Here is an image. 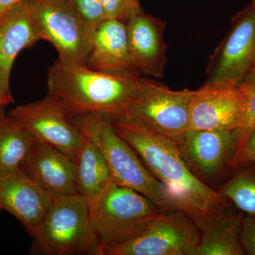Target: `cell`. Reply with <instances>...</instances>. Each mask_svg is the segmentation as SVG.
Listing matches in <instances>:
<instances>
[{
    "label": "cell",
    "mask_w": 255,
    "mask_h": 255,
    "mask_svg": "<svg viewBox=\"0 0 255 255\" xmlns=\"http://www.w3.org/2000/svg\"><path fill=\"white\" fill-rule=\"evenodd\" d=\"M142 11V9L139 0H127L128 19L132 14Z\"/></svg>",
    "instance_id": "obj_27"
},
{
    "label": "cell",
    "mask_w": 255,
    "mask_h": 255,
    "mask_svg": "<svg viewBox=\"0 0 255 255\" xmlns=\"http://www.w3.org/2000/svg\"><path fill=\"white\" fill-rule=\"evenodd\" d=\"M241 243L246 254L255 255V215H246L243 217Z\"/></svg>",
    "instance_id": "obj_24"
},
{
    "label": "cell",
    "mask_w": 255,
    "mask_h": 255,
    "mask_svg": "<svg viewBox=\"0 0 255 255\" xmlns=\"http://www.w3.org/2000/svg\"><path fill=\"white\" fill-rule=\"evenodd\" d=\"M87 23L97 29L106 20L105 10L100 0H68Z\"/></svg>",
    "instance_id": "obj_23"
},
{
    "label": "cell",
    "mask_w": 255,
    "mask_h": 255,
    "mask_svg": "<svg viewBox=\"0 0 255 255\" xmlns=\"http://www.w3.org/2000/svg\"><path fill=\"white\" fill-rule=\"evenodd\" d=\"M201 231L181 211H166L145 231L103 255H196Z\"/></svg>",
    "instance_id": "obj_8"
},
{
    "label": "cell",
    "mask_w": 255,
    "mask_h": 255,
    "mask_svg": "<svg viewBox=\"0 0 255 255\" xmlns=\"http://www.w3.org/2000/svg\"><path fill=\"white\" fill-rule=\"evenodd\" d=\"M89 208L103 251L136 238L166 212L140 193L114 182Z\"/></svg>",
    "instance_id": "obj_5"
},
{
    "label": "cell",
    "mask_w": 255,
    "mask_h": 255,
    "mask_svg": "<svg viewBox=\"0 0 255 255\" xmlns=\"http://www.w3.org/2000/svg\"><path fill=\"white\" fill-rule=\"evenodd\" d=\"M84 136L75 160V187L89 206L98 199L113 182L107 161L98 146Z\"/></svg>",
    "instance_id": "obj_18"
},
{
    "label": "cell",
    "mask_w": 255,
    "mask_h": 255,
    "mask_svg": "<svg viewBox=\"0 0 255 255\" xmlns=\"http://www.w3.org/2000/svg\"><path fill=\"white\" fill-rule=\"evenodd\" d=\"M126 24L129 50L137 75L163 78L167 64L166 23L142 11L132 14Z\"/></svg>",
    "instance_id": "obj_13"
},
{
    "label": "cell",
    "mask_w": 255,
    "mask_h": 255,
    "mask_svg": "<svg viewBox=\"0 0 255 255\" xmlns=\"http://www.w3.org/2000/svg\"></svg>",
    "instance_id": "obj_32"
},
{
    "label": "cell",
    "mask_w": 255,
    "mask_h": 255,
    "mask_svg": "<svg viewBox=\"0 0 255 255\" xmlns=\"http://www.w3.org/2000/svg\"><path fill=\"white\" fill-rule=\"evenodd\" d=\"M139 75L110 74L58 60L48 73V94L63 104L69 117L100 113L111 119L125 114Z\"/></svg>",
    "instance_id": "obj_2"
},
{
    "label": "cell",
    "mask_w": 255,
    "mask_h": 255,
    "mask_svg": "<svg viewBox=\"0 0 255 255\" xmlns=\"http://www.w3.org/2000/svg\"><path fill=\"white\" fill-rule=\"evenodd\" d=\"M228 208L201 230L196 255H243L242 223L244 216Z\"/></svg>",
    "instance_id": "obj_19"
},
{
    "label": "cell",
    "mask_w": 255,
    "mask_h": 255,
    "mask_svg": "<svg viewBox=\"0 0 255 255\" xmlns=\"http://www.w3.org/2000/svg\"><path fill=\"white\" fill-rule=\"evenodd\" d=\"M241 82L246 89V97L244 114L241 126L238 128V147L234 162L235 169L238 157L255 127V71H251Z\"/></svg>",
    "instance_id": "obj_22"
},
{
    "label": "cell",
    "mask_w": 255,
    "mask_h": 255,
    "mask_svg": "<svg viewBox=\"0 0 255 255\" xmlns=\"http://www.w3.org/2000/svg\"><path fill=\"white\" fill-rule=\"evenodd\" d=\"M30 236L33 255H103L92 227L88 203L78 194L55 198Z\"/></svg>",
    "instance_id": "obj_4"
},
{
    "label": "cell",
    "mask_w": 255,
    "mask_h": 255,
    "mask_svg": "<svg viewBox=\"0 0 255 255\" xmlns=\"http://www.w3.org/2000/svg\"><path fill=\"white\" fill-rule=\"evenodd\" d=\"M11 102L10 101L6 100V99L3 98V97H0V107H3V106H6L9 105Z\"/></svg>",
    "instance_id": "obj_29"
},
{
    "label": "cell",
    "mask_w": 255,
    "mask_h": 255,
    "mask_svg": "<svg viewBox=\"0 0 255 255\" xmlns=\"http://www.w3.org/2000/svg\"><path fill=\"white\" fill-rule=\"evenodd\" d=\"M32 18L41 40L51 43L58 60L86 65L96 29L68 0H27Z\"/></svg>",
    "instance_id": "obj_7"
},
{
    "label": "cell",
    "mask_w": 255,
    "mask_h": 255,
    "mask_svg": "<svg viewBox=\"0 0 255 255\" xmlns=\"http://www.w3.org/2000/svg\"><path fill=\"white\" fill-rule=\"evenodd\" d=\"M112 120L119 135L200 231L229 207L227 199L194 173L175 142L123 117Z\"/></svg>",
    "instance_id": "obj_1"
},
{
    "label": "cell",
    "mask_w": 255,
    "mask_h": 255,
    "mask_svg": "<svg viewBox=\"0 0 255 255\" xmlns=\"http://www.w3.org/2000/svg\"><path fill=\"white\" fill-rule=\"evenodd\" d=\"M70 118L84 135L98 146L114 183L140 193L164 211H180L163 184L149 172L131 146L119 135L110 117L87 113Z\"/></svg>",
    "instance_id": "obj_3"
},
{
    "label": "cell",
    "mask_w": 255,
    "mask_h": 255,
    "mask_svg": "<svg viewBox=\"0 0 255 255\" xmlns=\"http://www.w3.org/2000/svg\"><path fill=\"white\" fill-rule=\"evenodd\" d=\"M246 97L241 82L204 84L194 90L191 98L190 129H238L244 114Z\"/></svg>",
    "instance_id": "obj_11"
},
{
    "label": "cell",
    "mask_w": 255,
    "mask_h": 255,
    "mask_svg": "<svg viewBox=\"0 0 255 255\" xmlns=\"http://www.w3.org/2000/svg\"><path fill=\"white\" fill-rule=\"evenodd\" d=\"M194 90L179 91L139 77L136 90L122 117L170 139L179 147L190 130L189 106Z\"/></svg>",
    "instance_id": "obj_6"
},
{
    "label": "cell",
    "mask_w": 255,
    "mask_h": 255,
    "mask_svg": "<svg viewBox=\"0 0 255 255\" xmlns=\"http://www.w3.org/2000/svg\"><path fill=\"white\" fill-rule=\"evenodd\" d=\"M36 140L9 114L0 112V177L18 170Z\"/></svg>",
    "instance_id": "obj_20"
},
{
    "label": "cell",
    "mask_w": 255,
    "mask_h": 255,
    "mask_svg": "<svg viewBox=\"0 0 255 255\" xmlns=\"http://www.w3.org/2000/svg\"><path fill=\"white\" fill-rule=\"evenodd\" d=\"M238 147V129H190L180 149L201 180L214 179L228 167L234 168Z\"/></svg>",
    "instance_id": "obj_12"
},
{
    "label": "cell",
    "mask_w": 255,
    "mask_h": 255,
    "mask_svg": "<svg viewBox=\"0 0 255 255\" xmlns=\"http://www.w3.org/2000/svg\"><path fill=\"white\" fill-rule=\"evenodd\" d=\"M255 60V1L238 13L231 28L210 57L204 84L238 85L253 70Z\"/></svg>",
    "instance_id": "obj_9"
},
{
    "label": "cell",
    "mask_w": 255,
    "mask_h": 255,
    "mask_svg": "<svg viewBox=\"0 0 255 255\" xmlns=\"http://www.w3.org/2000/svg\"><path fill=\"white\" fill-rule=\"evenodd\" d=\"M21 0H0V18L18 1Z\"/></svg>",
    "instance_id": "obj_28"
},
{
    "label": "cell",
    "mask_w": 255,
    "mask_h": 255,
    "mask_svg": "<svg viewBox=\"0 0 255 255\" xmlns=\"http://www.w3.org/2000/svg\"><path fill=\"white\" fill-rule=\"evenodd\" d=\"M252 1H255V0H252Z\"/></svg>",
    "instance_id": "obj_31"
},
{
    "label": "cell",
    "mask_w": 255,
    "mask_h": 255,
    "mask_svg": "<svg viewBox=\"0 0 255 255\" xmlns=\"http://www.w3.org/2000/svg\"><path fill=\"white\" fill-rule=\"evenodd\" d=\"M236 169L218 191L241 212L255 215V164H245Z\"/></svg>",
    "instance_id": "obj_21"
},
{
    "label": "cell",
    "mask_w": 255,
    "mask_h": 255,
    "mask_svg": "<svg viewBox=\"0 0 255 255\" xmlns=\"http://www.w3.org/2000/svg\"><path fill=\"white\" fill-rule=\"evenodd\" d=\"M107 19H119L127 22V0H100Z\"/></svg>",
    "instance_id": "obj_25"
},
{
    "label": "cell",
    "mask_w": 255,
    "mask_h": 255,
    "mask_svg": "<svg viewBox=\"0 0 255 255\" xmlns=\"http://www.w3.org/2000/svg\"><path fill=\"white\" fill-rule=\"evenodd\" d=\"M41 40L27 0L13 5L0 18V97L14 102L10 76L18 53Z\"/></svg>",
    "instance_id": "obj_14"
},
{
    "label": "cell",
    "mask_w": 255,
    "mask_h": 255,
    "mask_svg": "<svg viewBox=\"0 0 255 255\" xmlns=\"http://www.w3.org/2000/svg\"><path fill=\"white\" fill-rule=\"evenodd\" d=\"M252 71H255V60L254 63V65H253V70Z\"/></svg>",
    "instance_id": "obj_30"
},
{
    "label": "cell",
    "mask_w": 255,
    "mask_h": 255,
    "mask_svg": "<svg viewBox=\"0 0 255 255\" xmlns=\"http://www.w3.org/2000/svg\"><path fill=\"white\" fill-rule=\"evenodd\" d=\"M19 169L54 199L78 194L75 162L43 142L36 140Z\"/></svg>",
    "instance_id": "obj_16"
},
{
    "label": "cell",
    "mask_w": 255,
    "mask_h": 255,
    "mask_svg": "<svg viewBox=\"0 0 255 255\" xmlns=\"http://www.w3.org/2000/svg\"><path fill=\"white\" fill-rule=\"evenodd\" d=\"M54 199L20 169L0 177V209L13 215L30 235L49 211Z\"/></svg>",
    "instance_id": "obj_15"
},
{
    "label": "cell",
    "mask_w": 255,
    "mask_h": 255,
    "mask_svg": "<svg viewBox=\"0 0 255 255\" xmlns=\"http://www.w3.org/2000/svg\"><path fill=\"white\" fill-rule=\"evenodd\" d=\"M87 66L102 73L138 75L129 50L126 23L107 19L96 29Z\"/></svg>",
    "instance_id": "obj_17"
},
{
    "label": "cell",
    "mask_w": 255,
    "mask_h": 255,
    "mask_svg": "<svg viewBox=\"0 0 255 255\" xmlns=\"http://www.w3.org/2000/svg\"><path fill=\"white\" fill-rule=\"evenodd\" d=\"M9 114L37 140L75 162L85 135L56 97L48 94L41 100L14 107Z\"/></svg>",
    "instance_id": "obj_10"
},
{
    "label": "cell",
    "mask_w": 255,
    "mask_h": 255,
    "mask_svg": "<svg viewBox=\"0 0 255 255\" xmlns=\"http://www.w3.org/2000/svg\"><path fill=\"white\" fill-rule=\"evenodd\" d=\"M255 164V127L247 140L244 148L238 157L236 169L245 164Z\"/></svg>",
    "instance_id": "obj_26"
}]
</instances>
